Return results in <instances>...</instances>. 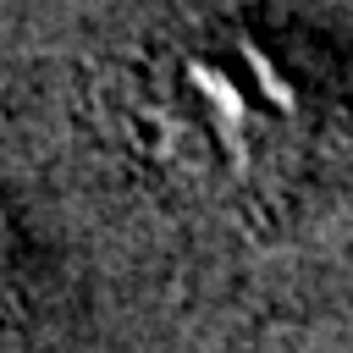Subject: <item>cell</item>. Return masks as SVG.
I'll use <instances>...</instances> for the list:
<instances>
[{
	"label": "cell",
	"instance_id": "cell-1",
	"mask_svg": "<svg viewBox=\"0 0 353 353\" xmlns=\"http://www.w3.org/2000/svg\"><path fill=\"white\" fill-rule=\"evenodd\" d=\"M116 110L149 165L243 188L303 165L331 127V72L287 28L204 17L149 39L116 77Z\"/></svg>",
	"mask_w": 353,
	"mask_h": 353
}]
</instances>
